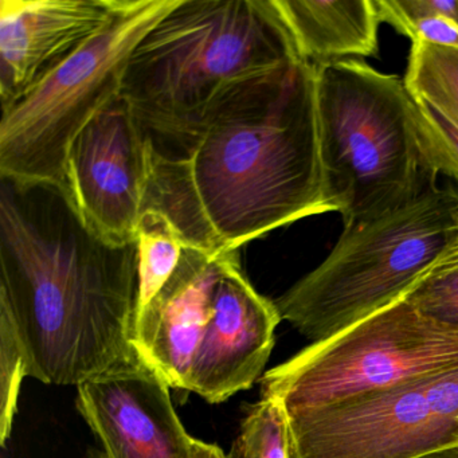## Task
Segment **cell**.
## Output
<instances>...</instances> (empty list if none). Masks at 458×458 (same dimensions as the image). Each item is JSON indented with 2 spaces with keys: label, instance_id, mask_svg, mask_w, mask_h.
Returning a JSON list of instances; mask_svg holds the SVG:
<instances>
[{
  "label": "cell",
  "instance_id": "cell-1",
  "mask_svg": "<svg viewBox=\"0 0 458 458\" xmlns=\"http://www.w3.org/2000/svg\"><path fill=\"white\" fill-rule=\"evenodd\" d=\"M318 69L289 64L233 85L208 109L186 155L152 157L144 211L184 248L237 253L300 219L334 213L318 139Z\"/></svg>",
  "mask_w": 458,
  "mask_h": 458
},
{
  "label": "cell",
  "instance_id": "cell-2",
  "mask_svg": "<svg viewBox=\"0 0 458 458\" xmlns=\"http://www.w3.org/2000/svg\"><path fill=\"white\" fill-rule=\"evenodd\" d=\"M136 242L93 232L65 184L0 178V313L28 377L77 386L143 363L132 342Z\"/></svg>",
  "mask_w": 458,
  "mask_h": 458
},
{
  "label": "cell",
  "instance_id": "cell-12",
  "mask_svg": "<svg viewBox=\"0 0 458 458\" xmlns=\"http://www.w3.org/2000/svg\"><path fill=\"white\" fill-rule=\"evenodd\" d=\"M116 0H0V104L14 106L111 17Z\"/></svg>",
  "mask_w": 458,
  "mask_h": 458
},
{
  "label": "cell",
  "instance_id": "cell-14",
  "mask_svg": "<svg viewBox=\"0 0 458 458\" xmlns=\"http://www.w3.org/2000/svg\"><path fill=\"white\" fill-rule=\"evenodd\" d=\"M300 60L315 68L379 49L377 0H273Z\"/></svg>",
  "mask_w": 458,
  "mask_h": 458
},
{
  "label": "cell",
  "instance_id": "cell-18",
  "mask_svg": "<svg viewBox=\"0 0 458 458\" xmlns=\"http://www.w3.org/2000/svg\"><path fill=\"white\" fill-rule=\"evenodd\" d=\"M402 297L426 318L458 329V226L441 256Z\"/></svg>",
  "mask_w": 458,
  "mask_h": 458
},
{
  "label": "cell",
  "instance_id": "cell-17",
  "mask_svg": "<svg viewBox=\"0 0 458 458\" xmlns=\"http://www.w3.org/2000/svg\"><path fill=\"white\" fill-rule=\"evenodd\" d=\"M227 458H296L288 415L277 401L262 396L249 409Z\"/></svg>",
  "mask_w": 458,
  "mask_h": 458
},
{
  "label": "cell",
  "instance_id": "cell-16",
  "mask_svg": "<svg viewBox=\"0 0 458 458\" xmlns=\"http://www.w3.org/2000/svg\"><path fill=\"white\" fill-rule=\"evenodd\" d=\"M404 84L458 127V49L412 42Z\"/></svg>",
  "mask_w": 458,
  "mask_h": 458
},
{
  "label": "cell",
  "instance_id": "cell-23",
  "mask_svg": "<svg viewBox=\"0 0 458 458\" xmlns=\"http://www.w3.org/2000/svg\"><path fill=\"white\" fill-rule=\"evenodd\" d=\"M190 458H227V454H225L224 450L218 445L195 439Z\"/></svg>",
  "mask_w": 458,
  "mask_h": 458
},
{
  "label": "cell",
  "instance_id": "cell-13",
  "mask_svg": "<svg viewBox=\"0 0 458 458\" xmlns=\"http://www.w3.org/2000/svg\"><path fill=\"white\" fill-rule=\"evenodd\" d=\"M235 256L184 248L167 285L133 320L132 342L141 361L171 388L186 390L192 359L213 315L216 286Z\"/></svg>",
  "mask_w": 458,
  "mask_h": 458
},
{
  "label": "cell",
  "instance_id": "cell-7",
  "mask_svg": "<svg viewBox=\"0 0 458 458\" xmlns=\"http://www.w3.org/2000/svg\"><path fill=\"white\" fill-rule=\"evenodd\" d=\"M455 364L458 329L426 318L401 297L265 372L261 393L294 414Z\"/></svg>",
  "mask_w": 458,
  "mask_h": 458
},
{
  "label": "cell",
  "instance_id": "cell-4",
  "mask_svg": "<svg viewBox=\"0 0 458 458\" xmlns=\"http://www.w3.org/2000/svg\"><path fill=\"white\" fill-rule=\"evenodd\" d=\"M316 69L327 197L344 226L395 210L437 183L425 119L404 80L360 60Z\"/></svg>",
  "mask_w": 458,
  "mask_h": 458
},
{
  "label": "cell",
  "instance_id": "cell-24",
  "mask_svg": "<svg viewBox=\"0 0 458 458\" xmlns=\"http://www.w3.org/2000/svg\"><path fill=\"white\" fill-rule=\"evenodd\" d=\"M414 458H458V445L425 453V454L417 455Z\"/></svg>",
  "mask_w": 458,
  "mask_h": 458
},
{
  "label": "cell",
  "instance_id": "cell-10",
  "mask_svg": "<svg viewBox=\"0 0 458 458\" xmlns=\"http://www.w3.org/2000/svg\"><path fill=\"white\" fill-rule=\"evenodd\" d=\"M237 259L216 286L213 315L187 377L186 390L208 403H222L264 377L283 320L276 302L254 289Z\"/></svg>",
  "mask_w": 458,
  "mask_h": 458
},
{
  "label": "cell",
  "instance_id": "cell-21",
  "mask_svg": "<svg viewBox=\"0 0 458 458\" xmlns=\"http://www.w3.org/2000/svg\"><path fill=\"white\" fill-rule=\"evenodd\" d=\"M382 23L394 29L407 21L444 17L458 25V0H377Z\"/></svg>",
  "mask_w": 458,
  "mask_h": 458
},
{
  "label": "cell",
  "instance_id": "cell-15",
  "mask_svg": "<svg viewBox=\"0 0 458 458\" xmlns=\"http://www.w3.org/2000/svg\"><path fill=\"white\" fill-rule=\"evenodd\" d=\"M136 251L138 286L133 320L148 310L167 285L181 264L184 245L165 218L144 211L136 237Z\"/></svg>",
  "mask_w": 458,
  "mask_h": 458
},
{
  "label": "cell",
  "instance_id": "cell-3",
  "mask_svg": "<svg viewBox=\"0 0 458 458\" xmlns=\"http://www.w3.org/2000/svg\"><path fill=\"white\" fill-rule=\"evenodd\" d=\"M297 61L273 0H181L136 47L122 96L155 152L182 157L225 90Z\"/></svg>",
  "mask_w": 458,
  "mask_h": 458
},
{
  "label": "cell",
  "instance_id": "cell-8",
  "mask_svg": "<svg viewBox=\"0 0 458 458\" xmlns=\"http://www.w3.org/2000/svg\"><path fill=\"white\" fill-rule=\"evenodd\" d=\"M286 415L296 458H414L458 445V364Z\"/></svg>",
  "mask_w": 458,
  "mask_h": 458
},
{
  "label": "cell",
  "instance_id": "cell-11",
  "mask_svg": "<svg viewBox=\"0 0 458 458\" xmlns=\"http://www.w3.org/2000/svg\"><path fill=\"white\" fill-rule=\"evenodd\" d=\"M170 386L140 363L77 387V409L106 458H190L192 438L176 414Z\"/></svg>",
  "mask_w": 458,
  "mask_h": 458
},
{
  "label": "cell",
  "instance_id": "cell-5",
  "mask_svg": "<svg viewBox=\"0 0 458 458\" xmlns=\"http://www.w3.org/2000/svg\"><path fill=\"white\" fill-rule=\"evenodd\" d=\"M457 226L458 187L433 184L395 210L344 226L327 259L276 307L310 344L324 342L404 296Z\"/></svg>",
  "mask_w": 458,
  "mask_h": 458
},
{
  "label": "cell",
  "instance_id": "cell-9",
  "mask_svg": "<svg viewBox=\"0 0 458 458\" xmlns=\"http://www.w3.org/2000/svg\"><path fill=\"white\" fill-rule=\"evenodd\" d=\"M152 157L151 139L123 96L74 139L65 187L93 232L112 242H136Z\"/></svg>",
  "mask_w": 458,
  "mask_h": 458
},
{
  "label": "cell",
  "instance_id": "cell-22",
  "mask_svg": "<svg viewBox=\"0 0 458 458\" xmlns=\"http://www.w3.org/2000/svg\"><path fill=\"white\" fill-rule=\"evenodd\" d=\"M410 41L433 47L458 49V25L444 17H425L407 21L395 29Z\"/></svg>",
  "mask_w": 458,
  "mask_h": 458
},
{
  "label": "cell",
  "instance_id": "cell-19",
  "mask_svg": "<svg viewBox=\"0 0 458 458\" xmlns=\"http://www.w3.org/2000/svg\"><path fill=\"white\" fill-rule=\"evenodd\" d=\"M28 361L17 331L10 318L0 313V444L6 445L17 414L18 396Z\"/></svg>",
  "mask_w": 458,
  "mask_h": 458
},
{
  "label": "cell",
  "instance_id": "cell-6",
  "mask_svg": "<svg viewBox=\"0 0 458 458\" xmlns=\"http://www.w3.org/2000/svg\"><path fill=\"white\" fill-rule=\"evenodd\" d=\"M179 4L116 0L100 30L2 111L0 178L65 184L74 139L122 96L136 47Z\"/></svg>",
  "mask_w": 458,
  "mask_h": 458
},
{
  "label": "cell",
  "instance_id": "cell-20",
  "mask_svg": "<svg viewBox=\"0 0 458 458\" xmlns=\"http://www.w3.org/2000/svg\"><path fill=\"white\" fill-rule=\"evenodd\" d=\"M420 104L426 130L433 147L439 174L454 179L458 183V127L433 106L414 98Z\"/></svg>",
  "mask_w": 458,
  "mask_h": 458
}]
</instances>
